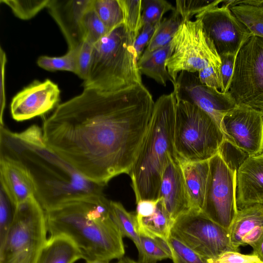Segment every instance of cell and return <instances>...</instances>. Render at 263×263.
<instances>
[{
  "label": "cell",
  "instance_id": "4fadbf2b",
  "mask_svg": "<svg viewBox=\"0 0 263 263\" xmlns=\"http://www.w3.org/2000/svg\"><path fill=\"white\" fill-rule=\"evenodd\" d=\"M195 17L201 21L205 35L219 56L236 55L245 41L252 35L233 15L224 1L221 7L211 8Z\"/></svg>",
  "mask_w": 263,
  "mask_h": 263
},
{
  "label": "cell",
  "instance_id": "44dd1931",
  "mask_svg": "<svg viewBox=\"0 0 263 263\" xmlns=\"http://www.w3.org/2000/svg\"><path fill=\"white\" fill-rule=\"evenodd\" d=\"M191 210H202L209 172V160L180 161Z\"/></svg>",
  "mask_w": 263,
  "mask_h": 263
},
{
  "label": "cell",
  "instance_id": "7c38bea8",
  "mask_svg": "<svg viewBox=\"0 0 263 263\" xmlns=\"http://www.w3.org/2000/svg\"><path fill=\"white\" fill-rule=\"evenodd\" d=\"M220 127L226 140L247 156L263 152V113L237 105L223 118Z\"/></svg>",
  "mask_w": 263,
  "mask_h": 263
},
{
  "label": "cell",
  "instance_id": "d4e9b609",
  "mask_svg": "<svg viewBox=\"0 0 263 263\" xmlns=\"http://www.w3.org/2000/svg\"><path fill=\"white\" fill-rule=\"evenodd\" d=\"M155 212L148 217L137 218L140 235L159 238L167 241L173 221L170 219L160 198Z\"/></svg>",
  "mask_w": 263,
  "mask_h": 263
},
{
  "label": "cell",
  "instance_id": "83f0119b",
  "mask_svg": "<svg viewBox=\"0 0 263 263\" xmlns=\"http://www.w3.org/2000/svg\"><path fill=\"white\" fill-rule=\"evenodd\" d=\"M138 251V261L141 263H156L172 258L167 241L159 238L140 235V246Z\"/></svg>",
  "mask_w": 263,
  "mask_h": 263
},
{
  "label": "cell",
  "instance_id": "1f68e13d",
  "mask_svg": "<svg viewBox=\"0 0 263 263\" xmlns=\"http://www.w3.org/2000/svg\"><path fill=\"white\" fill-rule=\"evenodd\" d=\"M118 2L122 11L124 25L137 37L143 27L142 0H118Z\"/></svg>",
  "mask_w": 263,
  "mask_h": 263
},
{
  "label": "cell",
  "instance_id": "603a6c76",
  "mask_svg": "<svg viewBox=\"0 0 263 263\" xmlns=\"http://www.w3.org/2000/svg\"><path fill=\"white\" fill-rule=\"evenodd\" d=\"M173 51V47L171 41L165 46L149 54L142 55L137 62L140 73L151 78L164 86H166L168 81L171 82L174 85L175 83L166 66L167 60L171 56Z\"/></svg>",
  "mask_w": 263,
  "mask_h": 263
},
{
  "label": "cell",
  "instance_id": "d6986e66",
  "mask_svg": "<svg viewBox=\"0 0 263 263\" xmlns=\"http://www.w3.org/2000/svg\"><path fill=\"white\" fill-rule=\"evenodd\" d=\"M0 174L1 187L16 207L34 196L31 177L17 159L0 152Z\"/></svg>",
  "mask_w": 263,
  "mask_h": 263
},
{
  "label": "cell",
  "instance_id": "e575fe53",
  "mask_svg": "<svg viewBox=\"0 0 263 263\" xmlns=\"http://www.w3.org/2000/svg\"><path fill=\"white\" fill-rule=\"evenodd\" d=\"M174 10L175 7L165 0H142L143 26L159 24L165 13Z\"/></svg>",
  "mask_w": 263,
  "mask_h": 263
},
{
  "label": "cell",
  "instance_id": "d6a6232c",
  "mask_svg": "<svg viewBox=\"0 0 263 263\" xmlns=\"http://www.w3.org/2000/svg\"><path fill=\"white\" fill-rule=\"evenodd\" d=\"M223 1L208 0H178L175 2L174 11L181 18L183 22L190 21L192 17L209 10L218 6Z\"/></svg>",
  "mask_w": 263,
  "mask_h": 263
},
{
  "label": "cell",
  "instance_id": "e0dca14e",
  "mask_svg": "<svg viewBox=\"0 0 263 263\" xmlns=\"http://www.w3.org/2000/svg\"><path fill=\"white\" fill-rule=\"evenodd\" d=\"M93 1L50 0L47 8L65 37L68 50L83 42L82 20Z\"/></svg>",
  "mask_w": 263,
  "mask_h": 263
},
{
  "label": "cell",
  "instance_id": "ac0fdd59",
  "mask_svg": "<svg viewBox=\"0 0 263 263\" xmlns=\"http://www.w3.org/2000/svg\"><path fill=\"white\" fill-rule=\"evenodd\" d=\"M236 200L238 210L263 204V152L248 156L237 170Z\"/></svg>",
  "mask_w": 263,
  "mask_h": 263
},
{
  "label": "cell",
  "instance_id": "6da1fadb",
  "mask_svg": "<svg viewBox=\"0 0 263 263\" xmlns=\"http://www.w3.org/2000/svg\"><path fill=\"white\" fill-rule=\"evenodd\" d=\"M155 102L142 84L114 92L84 89L44 120V139L87 180L105 186L129 174Z\"/></svg>",
  "mask_w": 263,
  "mask_h": 263
},
{
  "label": "cell",
  "instance_id": "30bf717a",
  "mask_svg": "<svg viewBox=\"0 0 263 263\" xmlns=\"http://www.w3.org/2000/svg\"><path fill=\"white\" fill-rule=\"evenodd\" d=\"M171 235L180 240L206 260L214 259L232 248L229 231L201 211L191 209L173 222Z\"/></svg>",
  "mask_w": 263,
  "mask_h": 263
},
{
  "label": "cell",
  "instance_id": "ba28073f",
  "mask_svg": "<svg viewBox=\"0 0 263 263\" xmlns=\"http://www.w3.org/2000/svg\"><path fill=\"white\" fill-rule=\"evenodd\" d=\"M172 43L173 51L166 66L174 83L182 71L195 73L210 66L220 68V57L199 19L183 22Z\"/></svg>",
  "mask_w": 263,
  "mask_h": 263
},
{
  "label": "cell",
  "instance_id": "277c9868",
  "mask_svg": "<svg viewBox=\"0 0 263 263\" xmlns=\"http://www.w3.org/2000/svg\"><path fill=\"white\" fill-rule=\"evenodd\" d=\"M176 105L173 92L162 95L155 102L147 133L129 174L136 203L159 199L169 159L178 158L174 145Z\"/></svg>",
  "mask_w": 263,
  "mask_h": 263
},
{
  "label": "cell",
  "instance_id": "7dc6e473",
  "mask_svg": "<svg viewBox=\"0 0 263 263\" xmlns=\"http://www.w3.org/2000/svg\"><path fill=\"white\" fill-rule=\"evenodd\" d=\"M118 263H123V262L121 260H120Z\"/></svg>",
  "mask_w": 263,
  "mask_h": 263
},
{
  "label": "cell",
  "instance_id": "f546056e",
  "mask_svg": "<svg viewBox=\"0 0 263 263\" xmlns=\"http://www.w3.org/2000/svg\"><path fill=\"white\" fill-rule=\"evenodd\" d=\"M82 28L84 41L92 45L109 32L95 11L93 7V3L83 16Z\"/></svg>",
  "mask_w": 263,
  "mask_h": 263
},
{
  "label": "cell",
  "instance_id": "bcb514c9",
  "mask_svg": "<svg viewBox=\"0 0 263 263\" xmlns=\"http://www.w3.org/2000/svg\"><path fill=\"white\" fill-rule=\"evenodd\" d=\"M86 263H109V261L99 259H96L93 260L87 261H86Z\"/></svg>",
  "mask_w": 263,
  "mask_h": 263
},
{
  "label": "cell",
  "instance_id": "9a60e30c",
  "mask_svg": "<svg viewBox=\"0 0 263 263\" xmlns=\"http://www.w3.org/2000/svg\"><path fill=\"white\" fill-rule=\"evenodd\" d=\"M60 90L57 84L47 79L34 80L17 93L10 103L12 118L22 121L42 116L59 104Z\"/></svg>",
  "mask_w": 263,
  "mask_h": 263
},
{
  "label": "cell",
  "instance_id": "7402d4cb",
  "mask_svg": "<svg viewBox=\"0 0 263 263\" xmlns=\"http://www.w3.org/2000/svg\"><path fill=\"white\" fill-rule=\"evenodd\" d=\"M86 259L84 253L64 235L50 236L44 246L37 263H74Z\"/></svg>",
  "mask_w": 263,
  "mask_h": 263
},
{
  "label": "cell",
  "instance_id": "f1b7e54d",
  "mask_svg": "<svg viewBox=\"0 0 263 263\" xmlns=\"http://www.w3.org/2000/svg\"><path fill=\"white\" fill-rule=\"evenodd\" d=\"M93 7L109 32L124 23L118 0H93Z\"/></svg>",
  "mask_w": 263,
  "mask_h": 263
},
{
  "label": "cell",
  "instance_id": "52a82bcc",
  "mask_svg": "<svg viewBox=\"0 0 263 263\" xmlns=\"http://www.w3.org/2000/svg\"><path fill=\"white\" fill-rule=\"evenodd\" d=\"M45 211L33 196L16 207L0 245V263H37L47 239Z\"/></svg>",
  "mask_w": 263,
  "mask_h": 263
},
{
  "label": "cell",
  "instance_id": "74e56055",
  "mask_svg": "<svg viewBox=\"0 0 263 263\" xmlns=\"http://www.w3.org/2000/svg\"><path fill=\"white\" fill-rule=\"evenodd\" d=\"M93 45L84 41L78 48L77 55V72L81 79L85 81L88 75Z\"/></svg>",
  "mask_w": 263,
  "mask_h": 263
},
{
  "label": "cell",
  "instance_id": "ffe728a7",
  "mask_svg": "<svg viewBox=\"0 0 263 263\" xmlns=\"http://www.w3.org/2000/svg\"><path fill=\"white\" fill-rule=\"evenodd\" d=\"M233 249L238 251L241 246L256 249L263 239V204H255L240 210L229 230Z\"/></svg>",
  "mask_w": 263,
  "mask_h": 263
},
{
  "label": "cell",
  "instance_id": "f35d334b",
  "mask_svg": "<svg viewBox=\"0 0 263 263\" xmlns=\"http://www.w3.org/2000/svg\"><path fill=\"white\" fill-rule=\"evenodd\" d=\"M206 263H261L255 256L243 254L238 251H227L218 257L206 260Z\"/></svg>",
  "mask_w": 263,
  "mask_h": 263
},
{
  "label": "cell",
  "instance_id": "836d02e7",
  "mask_svg": "<svg viewBox=\"0 0 263 263\" xmlns=\"http://www.w3.org/2000/svg\"><path fill=\"white\" fill-rule=\"evenodd\" d=\"M0 2L9 7L17 17L28 20L47 8L50 0H1Z\"/></svg>",
  "mask_w": 263,
  "mask_h": 263
},
{
  "label": "cell",
  "instance_id": "3957f363",
  "mask_svg": "<svg viewBox=\"0 0 263 263\" xmlns=\"http://www.w3.org/2000/svg\"><path fill=\"white\" fill-rule=\"evenodd\" d=\"M50 236L64 235L84 253L86 261H109L125 254L123 237L111 215L110 200L103 194L64 202L45 211Z\"/></svg>",
  "mask_w": 263,
  "mask_h": 263
},
{
  "label": "cell",
  "instance_id": "d590c367",
  "mask_svg": "<svg viewBox=\"0 0 263 263\" xmlns=\"http://www.w3.org/2000/svg\"><path fill=\"white\" fill-rule=\"evenodd\" d=\"M167 242L174 263H206L205 259L175 237L170 235Z\"/></svg>",
  "mask_w": 263,
  "mask_h": 263
},
{
  "label": "cell",
  "instance_id": "ab89813d",
  "mask_svg": "<svg viewBox=\"0 0 263 263\" xmlns=\"http://www.w3.org/2000/svg\"><path fill=\"white\" fill-rule=\"evenodd\" d=\"M236 54H226L220 56L221 66L220 68L222 88L221 92H227L229 91L230 83L233 73Z\"/></svg>",
  "mask_w": 263,
  "mask_h": 263
},
{
  "label": "cell",
  "instance_id": "2e32d148",
  "mask_svg": "<svg viewBox=\"0 0 263 263\" xmlns=\"http://www.w3.org/2000/svg\"><path fill=\"white\" fill-rule=\"evenodd\" d=\"M159 198L173 222L191 210L182 170L177 158L169 159L162 178Z\"/></svg>",
  "mask_w": 263,
  "mask_h": 263
},
{
  "label": "cell",
  "instance_id": "5b68a950",
  "mask_svg": "<svg viewBox=\"0 0 263 263\" xmlns=\"http://www.w3.org/2000/svg\"><path fill=\"white\" fill-rule=\"evenodd\" d=\"M136 38L123 23L95 44L84 89L108 93L142 84L134 47Z\"/></svg>",
  "mask_w": 263,
  "mask_h": 263
},
{
  "label": "cell",
  "instance_id": "5bb4252c",
  "mask_svg": "<svg viewBox=\"0 0 263 263\" xmlns=\"http://www.w3.org/2000/svg\"><path fill=\"white\" fill-rule=\"evenodd\" d=\"M173 87L177 101L197 106L213 117L220 126L223 117L237 105L229 92H222L202 84L194 72H180Z\"/></svg>",
  "mask_w": 263,
  "mask_h": 263
},
{
  "label": "cell",
  "instance_id": "4dcf8cb0",
  "mask_svg": "<svg viewBox=\"0 0 263 263\" xmlns=\"http://www.w3.org/2000/svg\"><path fill=\"white\" fill-rule=\"evenodd\" d=\"M79 46L73 49L68 50L65 54L61 57L41 56L37 60V64L46 70H64L76 74L77 55Z\"/></svg>",
  "mask_w": 263,
  "mask_h": 263
},
{
  "label": "cell",
  "instance_id": "b9f144b4",
  "mask_svg": "<svg viewBox=\"0 0 263 263\" xmlns=\"http://www.w3.org/2000/svg\"><path fill=\"white\" fill-rule=\"evenodd\" d=\"M198 72L199 80L202 84L221 91L222 86L220 68L210 66Z\"/></svg>",
  "mask_w": 263,
  "mask_h": 263
},
{
  "label": "cell",
  "instance_id": "4316f807",
  "mask_svg": "<svg viewBox=\"0 0 263 263\" xmlns=\"http://www.w3.org/2000/svg\"><path fill=\"white\" fill-rule=\"evenodd\" d=\"M182 23L181 18L174 11L168 17L162 19L142 55L149 54L170 43Z\"/></svg>",
  "mask_w": 263,
  "mask_h": 263
},
{
  "label": "cell",
  "instance_id": "8d00e7d4",
  "mask_svg": "<svg viewBox=\"0 0 263 263\" xmlns=\"http://www.w3.org/2000/svg\"><path fill=\"white\" fill-rule=\"evenodd\" d=\"M0 245L4 241L14 219L16 206L4 190L0 191Z\"/></svg>",
  "mask_w": 263,
  "mask_h": 263
},
{
  "label": "cell",
  "instance_id": "ee69618b",
  "mask_svg": "<svg viewBox=\"0 0 263 263\" xmlns=\"http://www.w3.org/2000/svg\"><path fill=\"white\" fill-rule=\"evenodd\" d=\"M160 200H140L137 204L136 216L137 218L145 217L152 215L155 211Z\"/></svg>",
  "mask_w": 263,
  "mask_h": 263
},
{
  "label": "cell",
  "instance_id": "7bdbcfd3",
  "mask_svg": "<svg viewBox=\"0 0 263 263\" xmlns=\"http://www.w3.org/2000/svg\"><path fill=\"white\" fill-rule=\"evenodd\" d=\"M0 63H1V126H3V113L6 104V95L5 89V67L7 62L6 55L2 48L0 49Z\"/></svg>",
  "mask_w": 263,
  "mask_h": 263
},
{
  "label": "cell",
  "instance_id": "9c48e42d",
  "mask_svg": "<svg viewBox=\"0 0 263 263\" xmlns=\"http://www.w3.org/2000/svg\"><path fill=\"white\" fill-rule=\"evenodd\" d=\"M228 92L237 105L263 113V38L251 35L237 52Z\"/></svg>",
  "mask_w": 263,
  "mask_h": 263
},
{
  "label": "cell",
  "instance_id": "60d3db41",
  "mask_svg": "<svg viewBox=\"0 0 263 263\" xmlns=\"http://www.w3.org/2000/svg\"><path fill=\"white\" fill-rule=\"evenodd\" d=\"M159 24L143 26L134 44L137 61L142 56Z\"/></svg>",
  "mask_w": 263,
  "mask_h": 263
},
{
  "label": "cell",
  "instance_id": "7a4b0ae2",
  "mask_svg": "<svg viewBox=\"0 0 263 263\" xmlns=\"http://www.w3.org/2000/svg\"><path fill=\"white\" fill-rule=\"evenodd\" d=\"M0 152L24 165L34 196L45 211L76 198L103 194L104 186L84 178L47 145L37 125L20 133L1 126Z\"/></svg>",
  "mask_w": 263,
  "mask_h": 263
},
{
  "label": "cell",
  "instance_id": "484cf974",
  "mask_svg": "<svg viewBox=\"0 0 263 263\" xmlns=\"http://www.w3.org/2000/svg\"><path fill=\"white\" fill-rule=\"evenodd\" d=\"M110 210L112 220L122 237L130 239L138 250L140 246V235L136 214L127 211L120 202L111 200Z\"/></svg>",
  "mask_w": 263,
  "mask_h": 263
},
{
  "label": "cell",
  "instance_id": "8fae6325",
  "mask_svg": "<svg viewBox=\"0 0 263 263\" xmlns=\"http://www.w3.org/2000/svg\"><path fill=\"white\" fill-rule=\"evenodd\" d=\"M236 171L218 153L209 160V172L202 212L229 230L237 214Z\"/></svg>",
  "mask_w": 263,
  "mask_h": 263
},
{
  "label": "cell",
  "instance_id": "f6af8a7d",
  "mask_svg": "<svg viewBox=\"0 0 263 263\" xmlns=\"http://www.w3.org/2000/svg\"><path fill=\"white\" fill-rule=\"evenodd\" d=\"M251 254L256 256L261 263H263V239L257 247L253 250Z\"/></svg>",
  "mask_w": 263,
  "mask_h": 263
},
{
  "label": "cell",
  "instance_id": "cb8c5ba5",
  "mask_svg": "<svg viewBox=\"0 0 263 263\" xmlns=\"http://www.w3.org/2000/svg\"><path fill=\"white\" fill-rule=\"evenodd\" d=\"M224 3L252 35L263 38V0H230Z\"/></svg>",
  "mask_w": 263,
  "mask_h": 263
},
{
  "label": "cell",
  "instance_id": "8992f818",
  "mask_svg": "<svg viewBox=\"0 0 263 263\" xmlns=\"http://www.w3.org/2000/svg\"><path fill=\"white\" fill-rule=\"evenodd\" d=\"M226 140L217 121L197 106L177 101L174 145L179 161L209 160Z\"/></svg>",
  "mask_w": 263,
  "mask_h": 263
}]
</instances>
